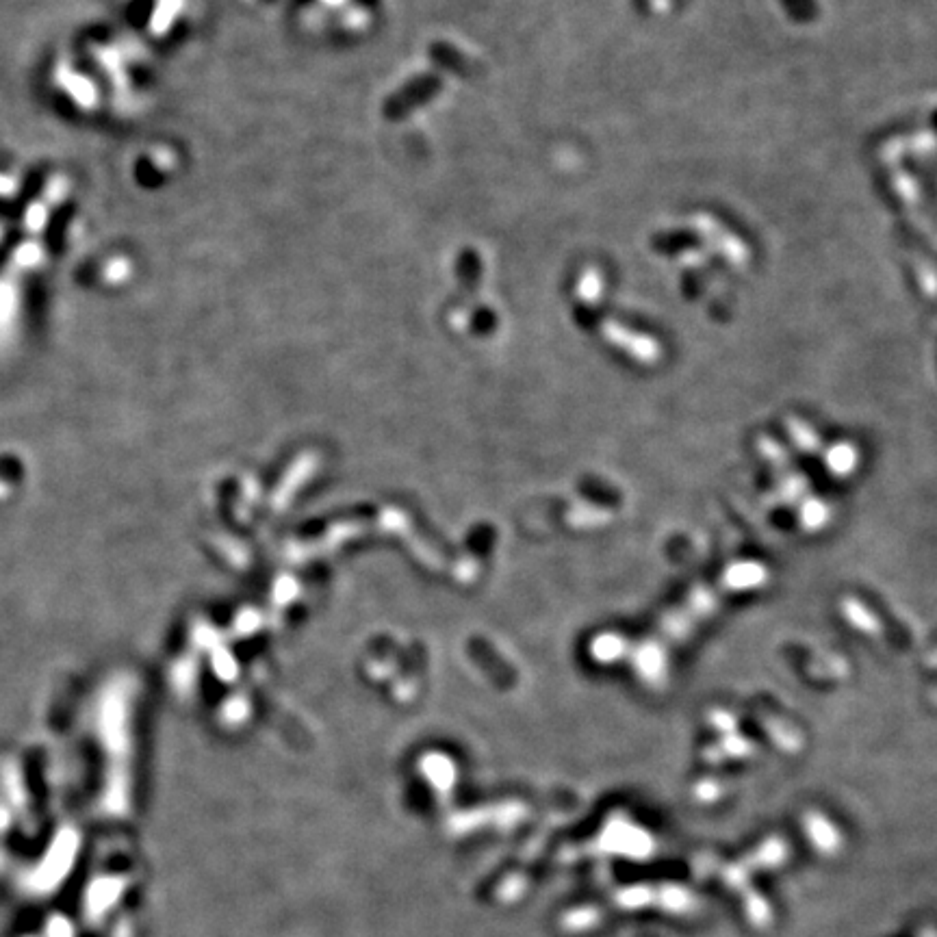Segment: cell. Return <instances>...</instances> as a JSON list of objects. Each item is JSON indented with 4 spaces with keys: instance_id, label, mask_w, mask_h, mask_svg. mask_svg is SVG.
<instances>
[{
    "instance_id": "cell-1",
    "label": "cell",
    "mask_w": 937,
    "mask_h": 937,
    "mask_svg": "<svg viewBox=\"0 0 937 937\" xmlns=\"http://www.w3.org/2000/svg\"><path fill=\"white\" fill-rule=\"evenodd\" d=\"M439 87H441V81L436 79V76L432 74L417 76V79L410 81L404 89H400V92L393 94L387 100V105H384V115L391 120L404 118V115H408L413 109L421 107L423 102L430 100L436 92H439Z\"/></svg>"
},
{
    "instance_id": "cell-2",
    "label": "cell",
    "mask_w": 937,
    "mask_h": 937,
    "mask_svg": "<svg viewBox=\"0 0 937 937\" xmlns=\"http://www.w3.org/2000/svg\"><path fill=\"white\" fill-rule=\"evenodd\" d=\"M430 57L432 61L439 63V66L447 68V70H452V72H458L462 76H469L471 74V61H467L465 57L460 55V50L452 48L449 44H432L430 46Z\"/></svg>"
},
{
    "instance_id": "cell-3",
    "label": "cell",
    "mask_w": 937,
    "mask_h": 937,
    "mask_svg": "<svg viewBox=\"0 0 937 937\" xmlns=\"http://www.w3.org/2000/svg\"><path fill=\"white\" fill-rule=\"evenodd\" d=\"M857 458H859L857 449L849 443H842L838 447H833L827 454V467L831 473H836V476H849V473L855 471Z\"/></svg>"
},
{
    "instance_id": "cell-4",
    "label": "cell",
    "mask_w": 937,
    "mask_h": 937,
    "mask_svg": "<svg viewBox=\"0 0 937 937\" xmlns=\"http://www.w3.org/2000/svg\"><path fill=\"white\" fill-rule=\"evenodd\" d=\"M842 610L846 614V619L853 621L859 630H864L872 636H877L881 632V627H879V621L875 619V616H872V612H868L862 603L855 601V599H844L842 601Z\"/></svg>"
},
{
    "instance_id": "cell-5",
    "label": "cell",
    "mask_w": 937,
    "mask_h": 937,
    "mask_svg": "<svg viewBox=\"0 0 937 937\" xmlns=\"http://www.w3.org/2000/svg\"><path fill=\"white\" fill-rule=\"evenodd\" d=\"M788 428H790V434H792L794 443H797L799 447H803L805 452L816 454V449L820 447V439L812 432V428L807 426V423L797 421V419H790V421H788Z\"/></svg>"
},
{
    "instance_id": "cell-6",
    "label": "cell",
    "mask_w": 937,
    "mask_h": 937,
    "mask_svg": "<svg viewBox=\"0 0 937 937\" xmlns=\"http://www.w3.org/2000/svg\"><path fill=\"white\" fill-rule=\"evenodd\" d=\"M480 259L473 252H465L458 261V276L465 287L473 289L480 282Z\"/></svg>"
}]
</instances>
